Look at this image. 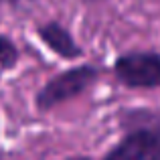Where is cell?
<instances>
[{"label": "cell", "mask_w": 160, "mask_h": 160, "mask_svg": "<svg viewBox=\"0 0 160 160\" xmlns=\"http://www.w3.org/2000/svg\"><path fill=\"white\" fill-rule=\"evenodd\" d=\"M18 0H0V6H6V4H16Z\"/></svg>", "instance_id": "cell-8"}, {"label": "cell", "mask_w": 160, "mask_h": 160, "mask_svg": "<svg viewBox=\"0 0 160 160\" xmlns=\"http://www.w3.org/2000/svg\"><path fill=\"white\" fill-rule=\"evenodd\" d=\"M37 35L53 53H57L63 59H77L83 55V49L75 43L71 32L63 24H59L57 20H49L45 24H39L37 27Z\"/></svg>", "instance_id": "cell-4"}, {"label": "cell", "mask_w": 160, "mask_h": 160, "mask_svg": "<svg viewBox=\"0 0 160 160\" xmlns=\"http://www.w3.org/2000/svg\"><path fill=\"white\" fill-rule=\"evenodd\" d=\"M20 53L16 49V45L12 43L8 37L0 35V67L2 69H12L18 61Z\"/></svg>", "instance_id": "cell-6"}, {"label": "cell", "mask_w": 160, "mask_h": 160, "mask_svg": "<svg viewBox=\"0 0 160 160\" xmlns=\"http://www.w3.org/2000/svg\"><path fill=\"white\" fill-rule=\"evenodd\" d=\"M148 160H160V146H156V150L150 154V158H148Z\"/></svg>", "instance_id": "cell-7"}, {"label": "cell", "mask_w": 160, "mask_h": 160, "mask_svg": "<svg viewBox=\"0 0 160 160\" xmlns=\"http://www.w3.org/2000/svg\"><path fill=\"white\" fill-rule=\"evenodd\" d=\"M156 146L158 140L150 130L132 128L102 160H148Z\"/></svg>", "instance_id": "cell-3"}, {"label": "cell", "mask_w": 160, "mask_h": 160, "mask_svg": "<svg viewBox=\"0 0 160 160\" xmlns=\"http://www.w3.org/2000/svg\"><path fill=\"white\" fill-rule=\"evenodd\" d=\"M67 160H91V158H85V156H75V158H67Z\"/></svg>", "instance_id": "cell-9"}, {"label": "cell", "mask_w": 160, "mask_h": 160, "mask_svg": "<svg viewBox=\"0 0 160 160\" xmlns=\"http://www.w3.org/2000/svg\"><path fill=\"white\" fill-rule=\"evenodd\" d=\"M113 75L126 87L154 89L160 87V55L152 51H134L116 59Z\"/></svg>", "instance_id": "cell-2"}, {"label": "cell", "mask_w": 160, "mask_h": 160, "mask_svg": "<svg viewBox=\"0 0 160 160\" xmlns=\"http://www.w3.org/2000/svg\"><path fill=\"white\" fill-rule=\"evenodd\" d=\"M122 124L128 130L132 128H146L156 136L160 146V109H132L122 116Z\"/></svg>", "instance_id": "cell-5"}, {"label": "cell", "mask_w": 160, "mask_h": 160, "mask_svg": "<svg viewBox=\"0 0 160 160\" xmlns=\"http://www.w3.org/2000/svg\"><path fill=\"white\" fill-rule=\"evenodd\" d=\"M99 77V69L95 65H79L73 69H67L63 73L51 77L39 93L35 95V106L39 112H49V109L61 106L69 99L81 95L87 91Z\"/></svg>", "instance_id": "cell-1"}]
</instances>
